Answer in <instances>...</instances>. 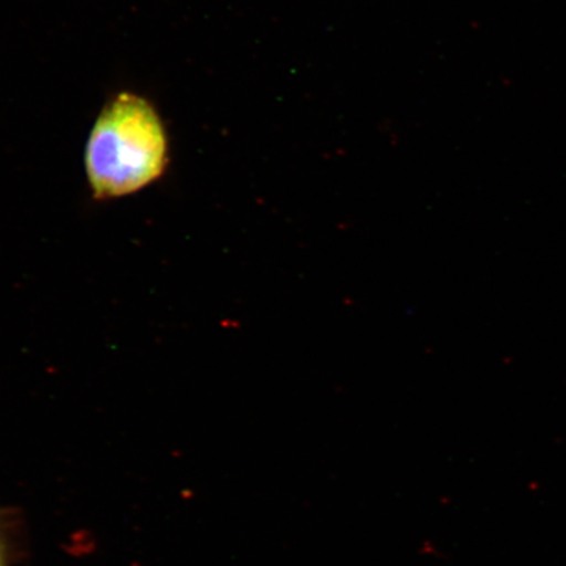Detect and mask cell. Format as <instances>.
I'll use <instances>...</instances> for the list:
<instances>
[{"mask_svg": "<svg viewBox=\"0 0 566 566\" xmlns=\"http://www.w3.org/2000/svg\"><path fill=\"white\" fill-rule=\"evenodd\" d=\"M168 134L157 106L124 91L103 106L90 133L84 165L94 196L138 192L165 174Z\"/></svg>", "mask_w": 566, "mask_h": 566, "instance_id": "cell-1", "label": "cell"}, {"mask_svg": "<svg viewBox=\"0 0 566 566\" xmlns=\"http://www.w3.org/2000/svg\"><path fill=\"white\" fill-rule=\"evenodd\" d=\"M0 566H9V564H7V556L4 551V544L2 542V536H0Z\"/></svg>", "mask_w": 566, "mask_h": 566, "instance_id": "cell-2", "label": "cell"}]
</instances>
